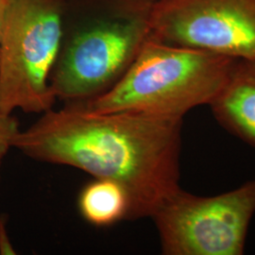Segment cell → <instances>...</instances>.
<instances>
[{
    "mask_svg": "<svg viewBox=\"0 0 255 255\" xmlns=\"http://www.w3.org/2000/svg\"><path fill=\"white\" fill-rule=\"evenodd\" d=\"M182 132V119L64 104L19 130L12 147L35 161L119 182L128 195V220H134L151 218L180 188Z\"/></svg>",
    "mask_w": 255,
    "mask_h": 255,
    "instance_id": "1",
    "label": "cell"
},
{
    "mask_svg": "<svg viewBox=\"0 0 255 255\" xmlns=\"http://www.w3.org/2000/svg\"><path fill=\"white\" fill-rule=\"evenodd\" d=\"M155 1H66L49 79L56 101H90L120 81L151 34Z\"/></svg>",
    "mask_w": 255,
    "mask_h": 255,
    "instance_id": "2",
    "label": "cell"
},
{
    "mask_svg": "<svg viewBox=\"0 0 255 255\" xmlns=\"http://www.w3.org/2000/svg\"><path fill=\"white\" fill-rule=\"evenodd\" d=\"M237 59L173 46L150 36L115 86L90 101L74 103L93 113L134 112L183 119L210 105Z\"/></svg>",
    "mask_w": 255,
    "mask_h": 255,
    "instance_id": "3",
    "label": "cell"
},
{
    "mask_svg": "<svg viewBox=\"0 0 255 255\" xmlns=\"http://www.w3.org/2000/svg\"><path fill=\"white\" fill-rule=\"evenodd\" d=\"M67 0H9L0 38V112L44 114L56 98L50 74Z\"/></svg>",
    "mask_w": 255,
    "mask_h": 255,
    "instance_id": "4",
    "label": "cell"
},
{
    "mask_svg": "<svg viewBox=\"0 0 255 255\" xmlns=\"http://www.w3.org/2000/svg\"><path fill=\"white\" fill-rule=\"evenodd\" d=\"M255 214V181L217 196L178 188L151 216L164 255H242Z\"/></svg>",
    "mask_w": 255,
    "mask_h": 255,
    "instance_id": "5",
    "label": "cell"
},
{
    "mask_svg": "<svg viewBox=\"0 0 255 255\" xmlns=\"http://www.w3.org/2000/svg\"><path fill=\"white\" fill-rule=\"evenodd\" d=\"M150 28L169 45L255 58V0H156Z\"/></svg>",
    "mask_w": 255,
    "mask_h": 255,
    "instance_id": "6",
    "label": "cell"
},
{
    "mask_svg": "<svg viewBox=\"0 0 255 255\" xmlns=\"http://www.w3.org/2000/svg\"><path fill=\"white\" fill-rule=\"evenodd\" d=\"M209 106L222 127L255 146V58L236 61Z\"/></svg>",
    "mask_w": 255,
    "mask_h": 255,
    "instance_id": "7",
    "label": "cell"
},
{
    "mask_svg": "<svg viewBox=\"0 0 255 255\" xmlns=\"http://www.w3.org/2000/svg\"><path fill=\"white\" fill-rule=\"evenodd\" d=\"M78 205L82 218L94 226L106 227L128 220L129 199L125 188L107 179H95L82 189Z\"/></svg>",
    "mask_w": 255,
    "mask_h": 255,
    "instance_id": "8",
    "label": "cell"
},
{
    "mask_svg": "<svg viewBox=\"0 0 255 255\" xmlns=\"http://www.w3.org/2000/svg\"><path fill=\"white\" fill-rule=\"evenodd\" d=\"M19 130L17 119L0 112V161H3L9 148L12 147V141Z\"/></svg>",
    "mask_w": 255,
    "mask_h": 255,
    "instance_id": "9",
    "label": "cell"
},
{
    "mask_svg": "<svg viewBox=\"0 0 255 255\" xmlns=\"http://www.w3.org/2000/svg\"><path fill=\"white\" fill-rule=\"evenodd\" d=\"M6 223V217L4 215L0 216V255H16V251L9 239Z\"/></svg>",
    "mask_w": 255,
    "mask_h": 255,
    "instance_id": "10",
    "label": "cell"
},
{
    "mask_svg": "<svg viewBox=\"0 0 255 255\" xmlns=\"http://www.w3.org/2000/svg\"><path fill=\"white\" fill-rule=\"evenodd\" d=\"M9 0H0V38H1V32H2V27L4 23V19L6 15V11L8 9Z\"/></svg>",
    "mask_w": 255,
    "mask_h": 255,
    "instance_id": "11",
    "label": "cell"
},
{
    "mask_svg": "<svg viewBox=\"0 0 255 255\" xmlns=\"http://www.w3.org/2000/svg\"><path fill=\"white\" fill-rule=\"evenodd\" d=\"M1 164H2V161H0V167H1Z\"/></svg>",
    "mask_w": 255,
    "mask_h": 255,
    "instance_id": "12",
    "label": "cell"
}]
</instances>
